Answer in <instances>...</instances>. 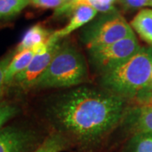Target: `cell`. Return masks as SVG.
<instances>
[{
    "label": "cell",
    "instance_id": "5bb4252c",
    "mask_svg": "<svg viewBox=\"0 0 152 152\" xmlns=\"http://www.w3.org/2000/svg\"><path fill=\"white\" fill-rule=\"evenodd\" d=\"M69 145V139L63 134L55 132L44 139L32 152H62Z\"/></svg>",
    "mask_w": 152,
    "mask_h": 152
},
{
    "label": "cell",
    "instance_id": "603a6c76",
    "mask_svg": "<svg viewBox=\"0 0 152 152\" xmlns=\"http://www.w3.org/2000/svg\"><path fill=\"white\" fill-rule=\"evenodd\" d=\"M147 6H148V7H152V0H149V1H148Z\"/></svg>",
    "mask_w": 152,
    "mask_h": 152
},
{
    "label": "cell",
    "instance_id": "4fadbf2b",
    "mask_svg": "<svg viewBox=\"0 0 152 152\" xmlns=\"http://www.w3.org/2000/svg\"><path fill=\"white\" fill-rule=\"evenodd\" d=\"M133 30L144 42L152 47V10L142 9L130 22Z\"/></svg>",
    "mask_w": 152,
    "mask_h": 152
},
{
    "label": "cell",
    "instance_id": "e0dca14e",
    "mask_svg": "<svg viewBox=\"0 0 152 152\" xmlns=\"http://www.w3.org/2000/svg\"><path fill=\"white\" fill-rule=\"evenodd\" d=\"M20 112V108L16 104L10 102L0 103V129L12 118L16 117Z\"/></svg>",
    "mask_w": 152,
    "mask_h": 152
},
{
    "label": "cell",
    "instance_id": "5b68a950",
    "mask_svg": "<svg viewBox=\"0 0 152 152\" xmlns=\"http://www.w3.org/2000/svg\"><path fill=\"white\" fill-rule=\"evenodd\" d=\"M140 48L134 34L113 43L90 49L88 54L93 69L102 75L123 64Z\"/></svg>",
    "mask_w": 152,
    "mask_h": 152
},
{
    "label": "cell",
    "instance_id": "30bf717a",
    "mask_svg": "<svg viewBox=\"0 0 152 152\" xmlns=\"http://www.w3.org/2000/svg\"><path fill=\"white\" fill-rule=\"evenodd\" d=\"M117 0H69L65 4L61 6L59 9L56 10L55 15H70L73 10L77 7L87 5L91 7L101 14L109 13L116 10L114 4Z\"/></svg>",
    "mask_w": 152,
    "mask_h": 152
},
{
    "label": "cell",
    "instance_id": "7402d4cb",
    "mask_svg": "<svg viewBox=\"0 0 152 152\" xmlns=\"http://www.w3.org/2000/svg\"><path fill=\"white\" fill-rule=\"evenodd\" d=\"M149 87H152V71H151V78H150V81H149V84L145 88H149Z\"/></svg>",
    "mask_w": 152,
    "mask_h": 152
},
{
    "label": "cell",
    "instance_id": "3957f363",
    "mask_svg": "<svg viewBox=\"0 0 152 152\" xmlns=\"http://www.w3.org/2000/svg\"><path fill=\"white\" fill-rule=\"evenodd\" d=\"M86 78L87 65L83 55L70 44H60L48 67L31 91L77 86Z\"/></svg>",
    "mask_w": 152,
    "mask_h": 152
},
{
    "label": "cell",
    "instance_id": "ffe728a7",
    "mask_svg": "<svg viewBox=\"0 0 152 152\" xmlns=\"http://www.w3.org/2000/svg\"><path fill=\"white\" fill-rule=\"evenodd\" d=\"M148 1L149 0H120L119 2L124 9L133 10L147 6Z\"/></svg>",
    "mask_w": 152,
    "mask_h": 152
},
{
    "label": "cell",
    "instance_id": "9a60e30c",
    "mask_svg": "<svg viewBox=\"0 0 152 152\" xmlns=\"http://www.w3.org/2000/svg\"><path fill=\"white\" fill-rule=\"evenodd\" d=\"M29 4L30 0H0V20L14 19Z\"/></svg>",
    "mask_w": 152,
    "mask_h": 152
},
{
    "label": "cell",
    "instance_id": "8fae6325",
    "mask_svg": "<svg viewBox=\"0 0 152 152\" xmlns=\"http://www.w3.org/2000/svg\"><path fill=\"white\" fill-rule=\"evenodd\" d=\"M42 46H40V47H42ZM40 47L36 48L26 49V50H23L20 52L15 53V55H14L13 58L11 59L10 63L6 70L5 81H4L5 87L10 86V84L17 75H19L20 73H21L22 71H24L27 68Z\"/></svg>",
    "mask_w": 152,
    "mask_h": 152
},
{
    "label": "cell",
    "instance_id": "8992f818",
    "mask_svg": "<svg viewBox=\"0 0 152 152\" xmlns=\"http://www.w3.org/2000/svg\"><path fill=\"white\" fill-rule=\"evenodd\" d=\"M59 41L51 35L48 42L39 48L27 68L17 75L8 86L14 87L18 91H31L35 81L48 67L59 48Z\"/></svg>",
    "mask_w": 152,
    "mask_h": 152
},
{
    "label": "cell",
    "instance_id": "cb8c5ba5",
    "mask_svg": "<svg viewBox=\"0 0 152 152\" xmlns=\"http://www.w3.org/2000/svg\"><path fill=\"white\" fill-rule=\"evenodd\" d=\"M118 1H120V0H118Z\"/></svg>",
    "mask_w": 152,
    "mask_h": 152
},
{
    "label": "cell",
    "instance_id": "d6986e66",
    "mask_svg": "<svg viewBox=\"0 0 152 152\" xmlns=\"http://www.w3.org/2000/svg\"><path fill=\"white\" fill-rule=\"evenodd\" d=\"M69 0H30L31 4L40 9L58 10Z\"/></svg>",
    "mask_w": 152,
    "mask_h": 152
},
{
    "label": "cell",
    "instance_id": "7c38bea8",
    "mask_svg": "<svg viewBox=\"0 0 152 152\" xmlns=\"http://www.w3.org/2000/svg\"><path fill=\"white\" fill-rule=\"evenodd\" d=\"M51 35L52 33L41 24L34 25L26 31L15 50V52H20L26 49L38 48L46 43Z\"/></svg>",
    "mask_w": 152,
    "mask_h": 152
},
{
    "label": "cell",
    "instance_id": "6da1fadb",
    "mask_svg": "<svg viewBox=\"0 0 152 152\" xmlns=\"http://www.w3.org/2000/svg\"><path fill=\"white\" fill-rule=\"evenodd\" d=\"M127 101L106 90L78 87L52 100L46 115L57 132L91 145L122 123L128 110Z\"/></svg>",
    "mask_w": 152,
    "mask_h": 152
},
{
    "label": "cell",
    "instance_id": "ac0fdd59",
    "mask_svg": "<svg viewBox=\"0 0 152 152\" xmlns=\"http://www.w3.org/2000/svg\"><path fill=\"white\" fill-rule=\"evenodd\" d=\"M15 51L14 50L0 58V95L3 91V90L5 88L4 81H5L6 70L10 63L11 59L13 58V57L15 55Z\"/></svg>",
    "mask_w": 152,
    "mask_h": 152
},
{
    "label": "cell",
    "instance_id": "2e32d148",
    "mask_svg": "<svg viewBox=\"0 0 152 152\" xmlns=\"http://www.w3.org/2000/svg\"><path fill=\"white\" fill-rule=\"evenodd\" d=\"M127 152H152V133L134 134L129 141Z\"/></svg>",
    "mask_w": 152,
    "mask_h": 152
},
{
    "label": "cell",
    "instance_id": "52a82bcc",
    "mask_svg": "<svg viewBox=\"0 0 152 152\" xmlns=\"http://www.w3.org/2000/svg\"><path fill=\"white\" fill-rule=\"evenodd\" d=\"M42 142L37 131L26 125H5L0 129V152H32Z\"/></svg>",
    "mask_w": 152,
    "mask_h": 152
},
{
    "label": "cell",
    "instance_id": "44dd1931",
    "mask_svg": "<svg viewBox=\"0 0 152 152\" xmlns=\"http://www.w3.org/2000/svg\"><path fill=\"white\" fill-rule=\"evenodd\" d=\"M136 98L141 103H144V102H146L148 101L152 100V87L143 89L136 96Z\"/></svg>",
    "mask_w": 152,
    "mask_h": 152
},
{
    "label": "cell",
    "instance_id": "9c48e42d",
    "mask_svg": "<svg viewBox=\"0 0 152 152\" xmlns=\"http://www.w3.org/2000/svg\"><path fill=\"white\" fill-rule=\"evenodd\" d=\"M97 11L90 6H79L70 14L69 21L68 22L65 26L58 31H55L54 32L52 33V36L58 40L68 37L73 31L89 24L97 15Z\"/></svg>",
    "mask_w": 152,
    "mask_h": 152
},
{
    "label": "cell",
    "instance_id": "7a4b0ae2",
    "mask_svg": "<svg viewBox=\"0 0 152 152\" xmlns=\"http://www.w3.org/2000/svg\"><path fill=\"white\" fill-rule=\"evenodd\" d=\"M152 71V47H143L129 59L101 76L104 90L127 100L148 86Z\"/></svg>",
    "mask_w": 152,
    "mask_h": 152
},
{
    "label": "cell",
    "instance_id": "ba28073f",
    "mask_svg": "<svg viewBox=\"0 0 152 152\" xmlns=\"http://www.w3.org/2000/svg\"><path fill=\"white\" fill-rule=\"evenodd\" d=\"M122 123L134 134L152 133V100L128 109Z\"/></svg>",
    "mask_w": 152,
    "mask_h": 152
},
{
    "label": "cell",
    "instance_id": "277c9868",
    "mask_svg": "<svg viewBox=\"0 0 152 152\" xmlns=\"http://www.w3.org/2000/svg\"><path fill=\"white\" fill-rule=\"evenodd\" d=\"M134 35V30L117 10L102 14L83 30L81 39L88 50L116 42Z\"/></svg>",
    "mask_w": 152,
    "mask_h": 152
}]
</instances>
